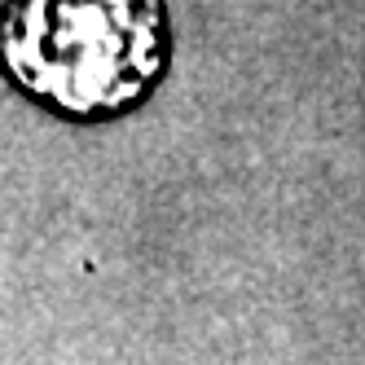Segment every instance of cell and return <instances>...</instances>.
Masks as SVG:
<instances>
[{
	"instance_id": "cell-1",
	"label": "cell",
	"mask_w": 365,
	"mask_h": 365,
	"mask_svg": "<svg viewBox=\"0 0 365 365\" xmlns=\"http://www.w3.org/2000/svg\"><path fill=\"white\" fill-rule=\"evenodd\" d=\"M163 58L159 0H9L0 14L9 80L75 119L119 115L141 101Z\"/></svg>"
}]
</instances>
